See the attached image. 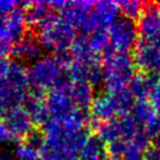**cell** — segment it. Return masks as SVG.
I'll list each match as a JSON object with an SVG mask.
<instances>
[{
  "instance_id": "obj_15",
  "label": "cell",
  "mask_w": 160,
  "mask_h": 160,
  "mask_svg": "<svg viewBox=\"0 0 160 160\" xmlns=\"http://www.w3.org/2000/svg\"><path fill=\"white\" fill-rule=\"evenodd\" d=\"M67 90L70 99L77 109L82 112H88L94 99L93 87L90 83L73 80L68 77L67 80Z\"/></svg>"
},
{
  "instance_id": "obj_18",
  "label": "cell",
  "mask_w": 160,
  "mask_h": 160,
  "mask_svg": "<svg viewBox=\"0 0 160 160\" xmlns=\"http://www.w3.org/2000/svg\"><path fill=\"white\" fill-rule=\"evenodd\" d=\"M22 107L29 114L34 125H42L43 126L48 120L45 99L43 96H38V94L30 92Z\"/></svg>"
},
{
  "instance_id": "obj_26",
  "label": "cell",
  "mask_w": 160,
  "mask_h": 160,
  "mask_svg": "<svg viewBox=\"0 0 160 160\" xmlns=\"http://www.w3.org/2000/svg\"><path fill=\"white\" fill-rule=\"evenodd\" d=\"M0 160H14V158L7 152H0Z\"/></svg>"
},
{
  "instance_id": "obj_4",
  "label": "cell",
  "mask_w": 160,
  "mask_h": 160,
  "mask_svg": "<svg viewBox=\"0 0 160 160\" xmlns=\"http://www.w3.org/2000/svg\"><path fill=\"white\" fill-rule=\"evenodd\" d=\"M38 31V38L43 49L54 53V55L68 53L77 38L75 28L62 18L55 10Z\"/></svg>"
},
{
  "instance_id": "obj_12",
  "label": "cell",
  "mask_w": 160,
  "mask_h": 160,
  "mask_svg": "<svg viewBox=\"0 0 160 160\" xmlns=\"http://www.w3.org/2000/svg\"><path fill=\"white\" fill-rule=\"evenodd\" d=\"M138 35L142 40H156L160 36V6L157 2H146L138 18Z\"/></svg>"
},
{
  "instance_id": "obj_20",
  "label": "cell",
  "mask_w": 160,
  "mask_h": 160,
  "mask_svg": "<svg viewBox=\"0 0 160 160\" xmlns=\"http://www.w3.org/2000/svg\"><path fill=\"white\" fill-rule=\"evenodd\" d=\"M144 2L137 0H123L118 2V10L123 14L122 17L132 21H135L139 18L144 9Z\"/></svg>"
},
{
  "instance_id": "obj_28",
  "label": "cell",
  "mask_w": 160,
  "mask_h": 160,
  "mask_svg": "<svg viewBox=\"0 0 160 160\" xmlns=\"http://www.w3.org/2000/svg\"><path fill=\"white\" fill-rule=\"evenodd\" d=\"M157 3H158V5H159V6H160V1H159V2H157Z\"/></svg>"
},
{
  "instance_id": "obj_13",
  "label": "cell",
  "mask_w": 160,
  "mask_h": 160,
  "mask_svg": "<svg viewBox=\"0 0 160 160\" xmlns=\"http://www.w3.org/2000/svg\"><path fill=\"white\" fill-rule=\"evenodd\" d=\"M131 112V115L144 128L145 133L150 137V139L160 131L158 114L149 101H135Z\"/></svg>"
},
{
  "instance_id": "obj_21",
  "label": "cell",
  "mask_w": 160,
  "mask_h": 160,
  "mask_svg": "<svg viewBox=\"0 0 160 160\" xmlns=\"http://www.w3.org/2000/svg\"><path fill=\"white\" fill-rule=\"evenodd\" d=\"M29 2L25 1H13V0H0V17L6 16L18 8L25 9Z\"/></svg>"
},
{
  "instance_id": "obj_10",
  "label": "cell",
  "mask_w": 160,
  "mask_h": 160,
  "mask_svg": "<svg viewBox=\"0 0 160 160\" xmlns=\"http://www.w3.org/2000/svg\"><path fill=\"white\" fill-rule=\"evenodd\" d=\"M27 20L23 8L0 17V42L12 46L27 34Z\"/></svg>"
},
{
  "instance_id": "obj_2",
  "label": "cell",
  "mask_w": 160,
  "mask_h": 160,
  "mask_svg": "<svg viewBox=\"0 0 160 160\" xmlns=\"http://www.w3.org/2000/svg\"><path fill=\"white\" fill-rule=\"evenodd\" d=\"M30 93L28 69L19 62L0 60V116L21 107Z\"/></svg>"
},
{
  "instance_id": "obj_25",
  "label": "cell",
  "mask_w": 160,
  "mask_h": 160,
  "mask_svg": "<svg viewBox=\"0 0 160 160\" xmlns=\"http://www.w3.org/2000/svg\"><path fill=\"white\" fill-rule=\"evenodd\" d=\"M151 142H152V146H155L160 149V131L151 138Z\"/></svg>"
},
{
  "instance_id": "obj_17",
  "label": "cell",
  "mask_w": 160,
  "mask_h": 160,
  "mask_svg": "<svg viewBox=\"0 0 160 160\" xmlns=\"http://www.w3.org/2000/svg\"><path fill=\"white\" fill-rule=\"evenodd\" d=\"M27 24L38 30L54 12L49 1H31L24 9Z\"/></svg>"
},
{
  "instance_id": "obj_8",
  "label": "cell",
  "mask_w": 160,
  "mask_h": 160,
  "mask_svg": "<svg viewBox=\"0 0 160 160\" xmlns=\"http://www.w3.org/2000/svg\"><path fill=\"white\" fill-rule=\"evenodd\" d=\"M134 51L135 67L140 69L142 73L160 76V45L157 40L140 38Z\"/></svg>"
},
{
  "instance_id": "obj_1",
  "label": "cell",
  "mask_w": 160,
  "mask_h": 160,
  "mask_svg": "<svg viewBox=\"0 0 160 160\" xmlns=\"http://www.w3.org/2000/svg\"><path fill=\"white\" fill-rule=\"evenodd\" d=\"M87 122V115L47 120L38 147L42 160H78L80 149L89 137Z\"/></svg>"
},
{
  "instance_id": "obj_6",
  "label": "cell",
  "mask_w": 160,
  "mask_h": 160,
  "mask_svg": "<svg viewBox=\"0 0 160 160\" xmlns=\"http://www.w3.org/2000/svg\"><path fill=\"white\" fill-rule=\"evenodd\" d=\"M134 98L128 89L116 92H103L94 96L90 113L97 122H107L129 114L134 105Z\"/></svg>"
},
{
  "instance_id": "obj_27",
  "label": "cell",
  "mask_w": 160,
  "mask_h": 160,
  "mask_svg": "<svg viewBox=\"0 0 160 160\" xmlns=\"http://www.w3.org/2000/svg\"><path fill=\"white\" fill-rule=\"evenodd\" d=\"M158 118H159V124H160V114H158Z\"/></svg>"
},
{
  "instance_id": "obj_5",
  "label": "cell",
  "mask_w": 160,
  "mask_h": 160,
  "mask_svg": "<svg viewBox=\"0 0 160 160\" xmlns=\"http://www.w3.org/2000/svg\"><path fill=\"white\" fill-rule=\"evenodd\" d=\"M102 85L107 92H116L127 89L135 75L133 56L125 53L105 54L102 62Z\"/></svg>"
},
{
  "instance_id": "obj_24",
  "label": "cell",
  "mask_w": 160,
  "mask_h": 160,
  "mask_svg": "<svg viewBox=\"0 0 160 160\" xmlns=\"http://www.w3.org/2000/svg\"><path fill=\"white\" fill-rule=\"evenodd\" d=\"M10 47L9 45H6L0 42V60L7 58L8 54H10Z\"/></svg>"
},
{
  "instance_id": "obj_7",
  "label": "cell",
  "mask_w": 160,
  "mask_h": 160,
  "mask_svg": "<svg viewBox=\"0 0 160 160\" xmlns=\"http://www.w3.org/2000/svg\"><path fill=\"white\" fill-rule=\"evenodd\" d=\"M138 31L135 21L118 17L108 29L110 51L113 53L129 54L137 45Z\"/></svg>"
},
{
  "instance_id": "obj_11",
  "label": "cell",
  "mask_w": 160,
  "mask_h": 160,
  "mask_svg": "<svg viewBox=\"0 0 160 160\" xmlns=\"http://www.w3.org/2000/svg\"><path fill=\"white\" fill-rule=\"evenodd\" d=\"M118 2L97 1L89 13V34L97 30H107L118 18Z\"/></svg>"
},
{
  "instance_id": "obj_3",
  "label": "cell",
  "mask_w": 160,
  "mask_h": 160,
  "mask_svg": "<svg viewBox=\"0 0 160 160\" xmlns=\"http://www.w3.org/2000/svg\"><path fill=\"white\" fill-rule=\"evenodd\" d=\"M68 78L67 68L55 56H42L28 69L30 92L44 96Z\"/></svg>"
},
{
  "instance_id": "obj_14",
  "label": "cell",
  "mask_w": 160,
  "mask_h": 160,
  "mask_svg": "<svg viewBox=\"0 0 160 160\" xmlns=\"http://www.w3.org/2000/svg\"><path fill=\"white\" fill-rule=\"evenodd\" d=\"M43 47L38 41V36L32 34H25L19 42L10 47V54L19 62H36L42 57Z\"/></svg>"
},
{
  "instance_id": "obj_19",
  "label": "cell",
  "mask_w": 160,
  "mask_h": 160,
  "mask_svg": "<svg viewBox=\"0 0 160 160\" xmlns=\"http://www.w3.org/2000/svg\"><path fill=\"white\" fill-rule=\"evenodd\" d=\"M78 160H110L107 146L97 135H89L80 149Z\"/></svg>"
},
{
  "instance_id": "obj_23",
  "label": "cell",
  "mask_w": 160,
  "mask_h": 160,
  "mask_svg": "<svg viewBox=\"0 0 160 160\" xmlns=\"http://www.w3.org/2000/svg\"><path fill=\"white\" fill-rule=\"evenodd\" d=\"M142 160H160V149L155 146H149L145 150Z\"/></svg>"
},
{
  "instance_id": "obj_16",
  "label": "cell",
  "mask_w": 160,
  "mask_h": 160,
  "mask_svg": "<svg viewBox=\"0 0 160 160\" xmlns=\"http://www.w3.org/2000/svg\"><path fill=\"white\" fill-rule=\"evenodd\" d=\"M159 76L150 75V73H135L134 77L128 83V91L133 96L136 101L140 100H147L149 98L152 88L155 87Z\"/></svg>"
},
{
  "instance_id": "obj_22",
  "label": "cell",
  "mask_w": 160,
  "mask_h": 160,
  "mask_svg": "<svg viewBox=\"0 0 160 160\" xmlns=\"http://www.w3.org/2000/svg\"><path fill=\"white\" fill-rule=\"evenodd\" d=\"M149 99H150V104L156 110L157 114H160V76L149 94Z\"/></svg>"
},
{
  "instance_id": "obj_9",
  "label": "cell",
  "mask_w": 160,
  "mask_h": 160,
  "mask_svg": "<svg viewBox=\"0 0 160 160\" xmlns=\"http://www.w3.org/2000/svg\"><path fill=\"white\" fill-rule=\"evenodd\" d=\"M1 121L11 136L12 142H23L34 133L35 125L22 105L6 112Z\"/></svg>"
}]
</instances>
